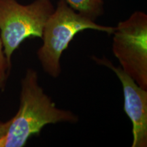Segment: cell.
I'll return each mask as SVG.
<instances>
[{"instance_id": "obj_3", "label": "cell", "mask_w": 147, "mask_h": 147, "mask_svg": "<svg viewBox=\"0 0 147 147\" xmlns=\"http://www.w3.org/2000/svg\"><path fill=\"white\" fill-rule=\"evenodd\" d=\"M55 10L51 0H34L23 5L16 0H0V36L8 63L27 38H42L44 27Z\"/></svg>"}, {"instance_id": "obj_4", "label": "cell", "mask_w": 147, "mask_h": 147, "mask_svg": "<svg viewBox=\"0 0 147 147\" xmlns=\"http://www.w3.org/2000/svg\"><path fill=\"white\" fill-rule=\"evenodd\" d=\"M112 49L120 67L147 90V14L136 11L115 27Z\"/></svg>"}, {"instance_id": "obj_6", "label": "cell", "mask_w": 147, "mask_h": 147, "mask_svg": "<svg viewBox=\"0 0 147 147\" xmlns=\"http://www.w3.org/2000/svg\"><path fill=\"white\" fill-rule=\"evenodd\" d=\"M78 13L95 21L104 13V0H65Z\"/></svg>"}, {"instance_id": "obj_1", "label": "cell", "mask_w": 147, "mask_h": 147, "mask_svg": "<svg viewBox=\"0 0 147 147\" xmlns=\"http://www.w3.org/2000/svg\"><path fill=\"white\" fill-rule=\"evenodd\" d=\"M20 104L1 147H23L32 136L38 135L49 124L76 123L78 116L72 111L57 107L39 84L36 70L28 68L21 80Z\"/></svg>"}, {"instance_id": "obj_7", "label": "cell", "mask_w": 147, "mask_h": 147, "mask_svg": "<svg viewBox=\"0 0 147 147\" xmlns=\"http://www.w3.org/2000/svg\"><path fill=\"white\" fill-rule=\"evenodd\" d=\"M11 69L12 66L7 61L3 51V42L0 36V90L1 91L5 89Z\"/></svg>"}, {"instance_id": "obj_2", "label": "cell", "mask_w": 147, "mask_h": 147, "mask_svg": "<svg viewBox=\"0 0 147 147\" xmlns=\"http://www.w3.org/2000/svg\"><path fill=\"white\" fill-rule=\"evenodd\" d=\"M86 29L113 34L115 27L99 25L71 8L65 0H59L44 27L43 44L37 56L46 74L54 78L61 72L60 59L63 51L79 32Z\"/></svg>"}, {"instance_id": "obj_8", "label": "cell", "mask_w": 147, "mask_h": 147, "mask_svg": "<svg viewBox=\"0 0 147 147\" xmlns=\"http://www.w3.org/2000/svg\"><path fill=\"white\" fill-rule=\"evenodd\" d=\"M11 123V119H9L8 121L3 122V121H0V140L4 138V137L6 135L7 131L10 127Z\"/></svg>"}, {"instance_id": "obj_5", "label": "cell", "mask_w": 147, "mask_h": 147, "mask_svg": "<svg viewBox=\"0 0 147 147\" xmlns=\"http://www.w3.org/2000/svg\"><path fill=\"white\" fill-rule=\"evenodd\" d=\"M97 64L113 71L123 87L124 111L131 121L132 147L147 146V90L141 88L120 66H115L108 58L93 56Z\"/></svg>"}]
</instances>
